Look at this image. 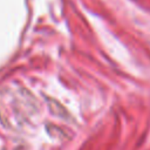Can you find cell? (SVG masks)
Instances as JSON below:
<instances>
[{"label": "cell", "mask_w": 150, "mask_h": 150, "mask_svg": "<svg viewBox=\"0 0 150 150\" xmlns=\"http://www.w3.org/2000/svg\"><path fill=\"white\" fill-rule=\"evenodd\" d=\"M36 111V101L26 89L0 91V120L7 127L21 125Z\"/></svg>", "instance_id": "6da1fadb"}]
</instances>
